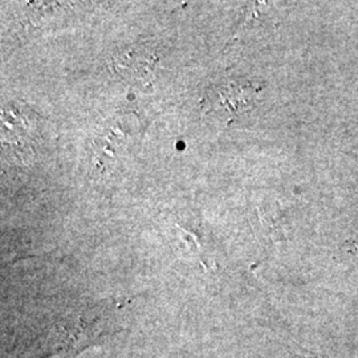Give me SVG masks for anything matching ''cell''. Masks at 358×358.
I'll return each mask as SVG.
<instances>
[{"label": "cell", "mask_w": 358, "mask_h": 358, "mask_svg": "<svg viewBox=\"0 0 358 358\" xmlns=\"http://www.w3.org/2000/svg\"><path fill=\"white\" fill-rule=\"evenodd\" d=\"M155 52H150L146 47H131L130 50L120 52L113 59L115 71L121 76H141L152 72L158 62Z\"/></svg>", "instance_id": "obj_1"}, {"label": "cell", "mask_w": 358, "mask_h": 358, "mask_svg": "<svg viewBox=\"0 0 358 358\" xmlns=\"http://www.w3.org/2000/svg\"><path fill=\"white\" fill-rule=\"evenodd\" d=\"M211 103L217 108V105L224 106L230 113H238L243 106H248L250 100L254 94V90L250 87H242L238 83H229L223 85H217L211 90Z\"/></svg>", "instance_id": "obj_2"}]
</instances>
